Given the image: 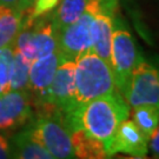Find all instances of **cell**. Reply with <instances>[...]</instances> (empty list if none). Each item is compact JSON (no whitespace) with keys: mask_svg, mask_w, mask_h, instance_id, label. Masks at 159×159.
I'll return each mask as SVG.
<instances>
[{"mask_svg":"<svg viewBox=\"0 0 159 159\" xmlns=\"http://www.w3.org/2000/svg\"><path fill=\"white\" fill-rule=\"evenodd\" d=\"M142 58L129 27L121 17L113 18L110 66L113 72L117 90L123 94L132 71Z\"/></svg>","mask_w":159,"mask_h":159,"instance_id":"277c9868","label":"cell"},{"mask_svg":"<svg viewBox=\"0 0 159 159\" xmlns=\"http://www.w3.org/2000/svg\"><path fill=\"white\" fill-rule=\"evenodd\" d=\"M27 13L0 5V48L14 43Z\"/></svg>","mask_w":159,"mask_h":159,"instance_id":"5bb4252c","label":"cell"},{"mask_svg":"<svg viewBox=\"0 0 159 159\" xmlns=\"http://www.w3.org/2000/svg\"><path fill=\"white\" fill-rule=\"evenodd\" d=\"M63 58V54L57 50L32 60L30 67L29 92L32 97L34 111L45 107L47 92Z\"/></svg>","mask_w":159,"mask_h":159,"instance_id":"30bf717a","label":"cell"},{"mask_svg":"<svg viewBox=\"0 0 159 159\" xmlns=\"http://www.w3.org/2000/svg\"><path fill=\"white\" fill-rule=\"evenodd\" d=\"M32 60L23 56L17 50H14L13 67H12L10 90L12 91H29L30 67Z\"/></svg>","mask_w":159,"mask_h":159,"instance_id":"ac0fdd59","label":"cell"},{"mask_svg":"<svg viewBox=\"0 0 159 159\" xmlns=\"http://www.w3.org/2000/svg\"><path fill=\"white\" fill-rule=\"evenodd\" d=\"M21 1L23 0H0V5L14 7V8H17L19 11H21Z\"/></svg>","mask_w":159,"mask_h":159,"instance_id":"603a6c76","label":"cell"},{"mask_svg":"<svg viewBox=\"0 0 159 159\" xmlns=\"http://www.w3.org/2000/svg\"><path fill=\"white\" fill-rule=\"evenodd\" d=\"M100 8V0H89L84 13L58 33V51L63 57L75 60L92 48L91 26Z\"/></svg>","mask_w":159,"mask_h":159,"instance_id":"8992f818","label":"cell"},{"mask_svg":"<svg viewBox=\"0 0 159 159\" xmlns=\"http://www.w3.org/2000/svg\"><path fill=\"white\" fill-rule=\"evenodd\" d=\"M12 158L53 159L52 154L31 136L27 127L11 137Z\"/></svg>","mask_w":159,"mask_h":159,"instance_id":"4fadbf2b","label":"cell"},{"mask_svg":"<svg viewBox=\"0 0 159 159\" xmlns=\"http://www.w3.org/2000/svg\"><path fill=\"white\" fill-rule=\"evenodd\" d=\"M60 0H35L34 5L31 8V13H29L30 18H38L51 12L59 4Z\"/></svg>","mask_w":159,"mask_h":159,"instance_id":"ffe728a7","label":"cell"},{"mask_svg":"<svg viewBox=\"0 0 159 159\" xmlns=\"http://www.w3.org/2000/svg\"><path fill=\"white\" fill-rule=\"evenodd\" d=\"M148 150L153 158H159V125L148 142Z\"/></svg>","mask_w":159,"mask_h":159,"instance_id":"7402d4cb","label":"cell"},{"mask_svg":"<svg viewBox=\"0 0 159 159\" xmlns=\"http://www.w3.org/2000/svg\"><path fill=\"white\" fill-rule=\"evenodd\" d=\"M74 81L77 110L94 98L117 90L110 64L92 51L75 59Z\"/></svg>","mask_w":159,"mask_h":159,"instance_id":"7a4b0ae2","label":"cell"},{"mask_svg":"<svg viewBox=\"0 0 159 159\" xmlns=\"http://www.w3.org/2000/svg\"><path fill=\"white\" fill-rule=\"evenodd\" d=\"M71 139L75 158L100 159L108 158L106 148L102 142L86 134L81 129L71 131Z\"/></svg>","mask_w":159,"mask_h":159,"instance_id":"2e32d148","label":"cell"},{"mask_svg":"<svg viewBox=\"0 0 159 159\" xmlns=\"http://www.w3.org/2000/svg\"><path fill=\"white\" fill-rule=\"evenodd\" d=\"M130 105L118 90L110 94L94 98L80 106L65 119L71 131L81 129L86 134L104 144L107 152L116 131L121 121L129 118ZM108 157V156H107Z\"/></svg>","mask_w":159,"mask_h":159,"instance_id":"6da1fadb","label":"cell"},{"mask_svg":"<svg viewBox=\"0 0 159 159\" xmlns=\"http://www.w3.org/2000/svg\"><path fill=\"white\" fill-rule=\"evenodd\" d=\"M74 70L75 60L64 57L48 89L45 107L37 111L57 110L63 114L64 120L77 111Z\"/></svg>","mask_w":159,"mask_h":159,"instance_id":"52a82bcc","label":"cell"},{"mask_svg":"<svg viewBox=\"0 0 159 159\" xmlns=\"http://www.w3.org/2000/svg\"><path fill=\"white\" fill-rule=\"evenodd\" d=\"M123 97L130 107L146 104L159 106V68L140 58L132 71Z\"/></svg>","mask_w":159,"mask_h":159,"instance_id":"ba28073f","label":"cell"},{"mask_svg":"<svg viewBox=\"0 0 159 159\" xmlns=\"http://www.w3.org/2000/svg\"><path fill=\"white\" fill-rule=\"evenodd\" d=\"M14 50L34 60L58 50V35L50 13L38 18L25 17L21 29L14 39Z\"/></svg>","mask_w":159,"mask_h":159,"instance_id":"5b68a950","label":"cell"},{"mask_svg":"<svg viewBox=\"0 0 159 159\" xmlns=\"http://www.w3.org/2000/svg\"><path fill=\"white\" fill-rule=\"evenodd\" d=\"M116 14L104 12L99 8L93 18L91 26V51L110 64L111 54V40H112V27L113 18Z\"/></svg>","mask_w":159,"mask_h":159,"instance_id":"7c38bea8","label":"cell"},{"mask_svg":"<svg viewBox=\"0 0 159 159\" xmlns=\"http://www.w3.org/2000/svg\"><path fill=\"white\" fill-rule=\"evenodd\" d=\"M89 0H60L54 11L48 12L54 31L58 33L74 23L84 13Z\"/></svg>","mask_w":159,"mask_h":159,"instance_id":"9a60e30c","label":"cell"},{"mask_svg":"<svg viewBox=\"0 0 159 159\" xmlns=\"http://www.w3.org/2000/svg\"><path fill=\"white\" fill-rule=\"evenodd\" d=\"M31 136L52 154L53 159L75 158L71 132L59 111L34 112L27 125Z\"/></svg>","mask_w":159,"mask_h":159,"instance_id":"3957f363","label":"cell"},{"mask_svg":"<svg viewBox=\"0 0 159 159\" xmlns=\"http://www.w3.org/2000/svg\"><path fill=\"white\" fill-rule=\"evenodd\" d=\"M12 158L11 138L0 132V159Z\"/></svg>","mask_w":159,"mask_h":159,"instance_id":"44dd1931","label":"cell"},{"mask_svg":"<svg viewBox=\"0 0 159 159\" xmlns=\"http://www.w3.org/2000/svg\"><path fill=\"white\" fill-rule=\"evenodd\" d=\"M34 117L29 91H10L0 94V132L25 127Z\"/></svg>","mask_w":159,"mask_h":159,"instance_id":"9c48e42d","label":"cell"},{"mask_svg":"<svg viewBox=\"0 0 159 159\" xmlns=\"http://www.w3.org/2000/svg\"><path fill=\"white\" fill-rule=\"evenodd\" d=\"M148 138L132 119L120 123L107 148L108 158L117 153L129 154L134 158H145L148 151Z\"/></svg>","mask_w":159,"mask_h":159,"instance_id":"8fae6325","label":"cell"},{"mask_svg":"<svg viewBox=\"0 0 159 159\" xmlns=\"http://www.w3.org/2000/svg\"><path fill=\"white\" fill-rule=\"evenodd\" d=\"M13 58H14V44L0 48V89L2 93L10 91Z\"/></svg>","mask_w":159,"mask_h":159,"instance_id":"d6986e66","label":"cell"},{"mask_svg":"<svg viewBox=\"0 0 159 159\" xmlns=\"http://www.w3.org/2000/svg\"><path fill=\"white\" fill-rule=\"evenodd\" d=\"M34 2H35V0H23L21 1V11L27 13V11H29L30 8H32Z\"/></svg>","mask_w":159,"mask_h":159,"instance_id":"cb8c5ba5","label":"cell"},{"mask_svg":"<svg viewBox=\"0 0 159 159\" xmlns=\"http://www.w3.org/2000/svg\"><path fill=\"white\" fill-rule=\"evenodd\" d=\"M132 120L148 138H151L159 125V106L146 104L133 107Z\"/></svg>","mask_w":159,"mask_h":159,"instance_id":"e0dca14e","label":"cell"}]
</instances>
